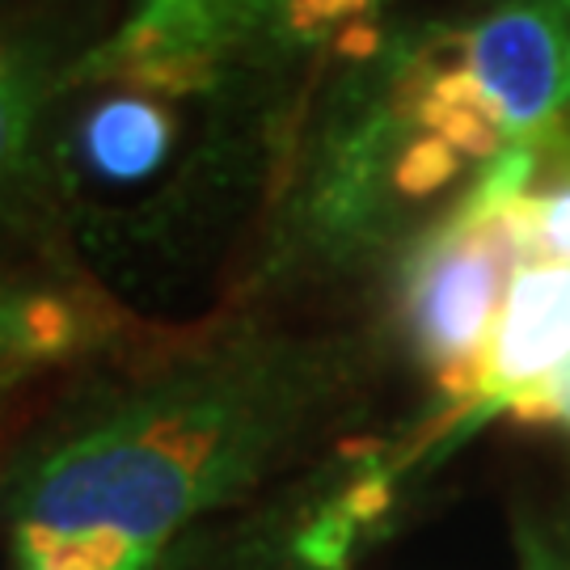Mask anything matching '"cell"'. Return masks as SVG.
Instances as JSON below:
<instances>
[{
  "mask_svg": "<svg viewBox=\"0 0 570 570\" xmlns=\"http://www.w3.org/2000/svg\"><path fill=\"white\" fill-rule=\"evenodd\" d=\"M529 263H570V131L537 144L529 190L520 195Z\"/></svg>",
  "mask_w": 570,
  "mask_h": 570,
  "instance_id": "obj_9",
  "label": "cell"
},
{
  "mask_svg": "<svg viewBox=\"0 0 570 570\" xmlns=\"http://www.w3.org/2000/svg\"><path fill=\"white\" fill-rule=\"evenodd\" d=\"M301 414V372L228 355L140 389L30 456L18 529L119 532L157 553L199 511L254 482Z\"/></svg>",
  "mask_w": 570,
  "mask_h": 570,
  "instance_id": "obj_1",
  "label": "cell"
},
{
  "mask_svg": "<svg viewBox=\"0 0 570 570\" xmlns=\"http://www.w3.org/2000/svg\"><path fill=\"white\" fill-rule=\"evenodd\" d=\"M284 9L287 0H148L77 77L131 85L169 102L199 98L242 42L284 21Z\"/></svg>",
  "mask_w": 570,
  "mask_h": 570,
  "instance_id": "obj_4",
  "label": "cell"
},
{
  "mask_svg": "<svg viewBox=\"0 0 570 570\" xmlns=\"http://www.w3.org/2000/svg\"><path fill=\"white\" fill-rule=\"evenodd\" d=\"M515 423H532V428H567L570 431V364L537 389L532 397H524L511 410Z\"/></svg>",
  "mask_w": 570,
  "mask_h": 570,
  "instance_id": "obj_12",
  "label": "cell"
},
{
  "mask_svg": "<svg viewBox=\"0 0 570 570\" xmlns=\"http://www.w3.org/2000/svg\"><path fill=\"white\" fill-rule=\"evenodd\" d=\"M529 553H532V570H570V520H562L546 537H537L529 546Z\"/></svg>",
  "mask_w": 570,
  "mask_h": 570,
  "instance_id": "obj_13",
  "label": "cell"
},
{
  "mask_svg": "<svg viewBox=\"0 0 570 570\" xmlns=\"http://www.w3.org/2000/svg\"><path fill=\"white\" fill-rule=\"evenodd\" d=\"M570 364V263H524L508 287L461 410L511 414Z\"/></svg>",
  "mask_w": 570,
  "mask_h": 570,
  "instance_id": "obj_5",
  "label": "cell"
},
{
  "mask_svg": "<svg viewBox=\"0 0 570 570\" xmlns=\"http://www.w3.org/2000/svg\"><path fill=\"white\" fill-rule=\"evenodd\" d=\"M456 60L511 148L570 131V0H494L456 35Z\"/></svg>",
  "mask_w": 570,
  "mask_h": 570,
  "instance_id": "obj_3",
  "label": "cell"
},
{
  "mask_svg": "<svg viewBox=\"0 0 570 570\" xmlns=\"http://www.w3.org/2000/svg\"><path fill=\"white\" fill-rule=\"evenodd\" d=\"M178 153V115L169 98L110 85L72 119L63 157L72 178L102 195H127L157 183Z\"/></svg>",
  "mask_w": 570,
  "mask_h": 570,
  "instance_id": "obj_6",
  "label": "cell"
},
{
  "mask_svg": "<svg viewBox=\"0 0 570 570\" xmlns=\"http://www.w3.org/2000/svg\"><path fill=\"white\" fill-rule=\"evenodd\" d=\"M21 562L35 570H144L153 553L119 532L18 529Z\"/></svg>",
  "mask_w": 570,
  "mask_h": 570,
  "instance_id": "obj_10",
  "label": "cell"
},
{
  "mask_svg": "<svg viewBox=\"0 0 570 570\" xmlns=\"http://www.w3.org/2000/svg\"><path fill=\"white\" fill-rule=\"evenodd\" d=\"M85 334L72 301L35 287H0V364L63 355Z\"/></svg>",
  "mask_w": 570,
  "mask_h": 570,
  "instance_id": "obj_8",
  "label": "cell"
},
{
  "mask_svg": "<svg viewBox=\"0 0 570 570\" xmlns=\"http://www.w3.org/2000/svg\"><path fill=\"white\" fill-rule=\"evenodd\" d=\"M529 263L520 199L465 195L402 266V326L419 364L461 406L515 271Z\"/></svg>",
  "mask_w": 570,
  "mask_h": 570,
  "instance_id": "obj_2",
  "label": "cell"
},
{
  "mask_svg": "<svg viewBox=\"0 0 570 570\" xmlns=\"http://www.w3.org/2000/svg\"><path fill=\"white\" fill-rule=\"evenodd\" d=\"M461 165L465 161L452 153L449 144L414 127V136H410V140L402 144V153L393 157V186H397L406 199H431L435 190H444V186L461 174Z\"/></svg>",
  "mask_w": 570,
  "mask_h": 570,
  "instance_id": "obj_11",
  "label": "cell"
},
{
  "mask_svg": "<svg viewBox=\"0 0 570 570\" xmlns=\"http://www.w3.org/2000/svg\"><path fill=\"white\" fill-rule=\"evenodd\" d=\"M47 56L30 42H0V199L26 165L35 119L47 102Z\"/></svg>",
  "mask_w": 570,
  "mask_h": 570,
  "instance_id": "obj_7",
  "label": "cell"
},
{
  "mask_svg": "<svg viewBox=\"0 0 570 570\" xmlns=\"http://www.w3.org/2000/svg\"><path fill=\"white\" fill-rule=\"evenodd\" d=\"M21 570H35V567H30V562H21Z\"/></svg>",
  "mask_w": 570,
  "mask_h": 570,
  "instance_id": "obj_14",
  "label": "cell"
}]
</instances>
